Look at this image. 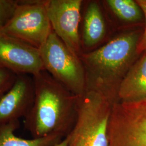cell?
I'll list each match as a JSON object with an SVG mask.
<instances>
[{"label":"cell","instance_id":"1","mask_svg":"<svg viewBox=\"0 0 146 146\" xmlns=\"http://www.w3.org/2000/svg\"><path fill=\"white\" fill-rule=\"evenodd\" d=\"M144 28H124L103 46L79 58L84 66L86 90L104 96L114 105L118 103L120 84L133 63L140 56L137 52Z\"/></svg>","mask_w":146,"mask_h":146},{"label":"cell","instance_id":"2","mask_svg":"<svg viewBox=\"0 0 146 146\" xmlns=\"http://www.w3.org/2000/svg\"><path fill=\"white\" fill-rule=\"evenodd\" d=\"M32 76L35 98L31 110L25 117V129L33 139L49 136L66 138L76 120L78 96L46 70Z\"/></svg>","mask_w":146,"mask_h":146},{"label":"cell","instance_id":"3","mask_svg":"<svg viewBox=\"0 0 146 146\" xmlns=\"http://www.w3.org/2000/svg\"><path fill=\"white\" fill-rule=\"evenodd\" d=\"M113 106L104 96L92 90L78 97L76 120L67 136L68 146H108Z\"/></svg>","mask_w":146,"mask_h":146},{"label":"cell","instance_id":"4","mask_svg":"<svg viewBox=\"0 0 146 146\" xmlns=\"http://www.w3.org/2000/svg\"><path fill=\"white\" fill-rule=\"evenodd\" d=\"M45 70L70 92L80 97L86 92L83 64L52 31L40 49Z\"/></svg>","mask_w":146,"mask_h":146},{"label":"cell","instance_id":"5","mask_svg":"<svg viewBox=\"0 0 146 146\" xmlns=\"http://www.w3.org/2000/svg\"><path fill=\"white\" fill-rule=\"evenodd\" d=\"M46 2V0L18 1L14 15L0 33L40 49L52 31Z\"/></svg>","mask_w":146,"mask_h":146},{"label":"cell","instance_id":"6","mask_svg":"<svg viewBox=\"0 0 146 146\" xmlns=\"http://www.w3.org/2000/svg\"><path fill=\"white\" fill-rule=\"evenodd\" d=\"M108 138V146H146V101L114 104Z\"/></svg>","mask_w":146,"mask_h":146},{"label":"cell","instance_id":"7","mask_svg":"<svg viewBox=\"0 0 146 146\" xmlns=\"http://www.w3.org/2000/svg\"><path fill=\"white\" fill-rule=\"evenodd\" d=\"M83 3L82 0H46L45 4L52 31L78 57L82 53L79 26Z\"/></svg>","mask_w":146,"mask_h":146},{"label":"cell","instance_id":"8","mask_svg":"<svg viewBox=\"0 0 146 146\" xmlns=\"http://www.w3.org/2000/svg\"><path fill=\"white\" fill-rule=\"evenodd\" d=\"M0 67L16 75H35L45 70L39 49L0 33Z\"/></svg>","mask_w":146,"mask_h":146},{"label":"cell","instance_id":"9","mask_svg":"<svg viewBox=\"0 0 146 146\" xmlns=\"http://www.w3.org/2000/svg\"><path fill=\"white\" fill-rule=\"evenodd\" d=\"M34 98L33 76L17 75L12 88L0 97V125L25 118L31 110Z\"/></svg>","mask_w":146,"mask_h":146},{"label":"cell","instance_id":"10","mask_svg":"<svg viewBox=\"0 0 146 146\" xmlns=\"http://www.w3.org/2000/svg\"><path fill=\"white\" fill-rule=\"evenodd\" d=\"M108 19L100 2L89 1L84 14L82 32V48L93 50L103 41L108 31Z\"/></svg>","mask_w":146,"mask_h":146},{"label":"cell","instance_id":"11","mask_svg":"<svg viewBox=\"0 0 146 146\" xmlns=\"http://www.w3.org/2000/svg\"><path fill=\"white\" fill-rule=\"evenodd\" d=\"M118 103L146 101V52L133 63L120 84Z\"/></svg>","mask_w":146,"mask_h":146},{"label":"cell","instance_id":"12","mask_svg":"<svg viewBox=\"0 0 146 146\" xmlns=\"http://www.w3.org/2000/svg\"><path fill=\"white\" fill-rule=\"evenodd\" d=\"M107 14L119 22V30L133 27L142 26L145 17L141 7L133 0H106L102 2Z\"/></svg>","mask_w":146,"mask_h":146},{"label":"cell","instance_id":"13","mask_svg":"<svg viewBox=\"0 0 146 146\" xmlns=\"http://www.w3.org/2000/svg\"><path fill=\"white\" fill-rule=\"evenodd\" d=\"M19 126V120L0 125V146H55L64 139L54 136L30 140L20 138L14 134Z\"/></svg>","mask_w":146,"mask_h":146},{"label":"cell","instance_id":"14","mask_svg":"<svg viewBox=\"0 0 146 146\" xmlns=\"http://www.w3.org/2000/svg\"><path fill=\"white\" fill-rule=\"evenodd\" d=\"M17 5V0H0V31L11 20Z\"/></svg>","mask_w":146,"mask_h":146},{"label":"cell","instance_id":"15","mask_svg":"<svg viewBox=\"0 0 146 146\" xmlns=\"http://www.w3.org/2000/svg\"><path fill=\"white\" fill-rule=\"evenodd\" d=\"M17 75L8 69L0 67V97L12 88L15 82Z\"/></svg>","mask_w":146,"mask_h":146},{"label":"cell","instance_id":"16","mask_svg":"<svg viewBox=\"0 0 146 146\" xmlns=\"http://www.w3.org/2000/svg\"><path fill=\"white\" fill-rule=\"evenodd\" d=\"M136 2L141 7L145 17V28L141 40L137 46V52L139 55L146 52V0H136Z\"/></svg>","mask_w":146,"mask_h":146},{"label":"cell","instance_id":"17","mask_svg":"<svg viewBox=\"0 0 146 146\" xmlns=\"http://www.w3.org/2000/svg\"><path fill=\"white\" fill-rule=\"evenodd\" d=\"M55 146H68V138L66 137L63 140Z\"/></svg>","mask_w":146,"mask_h":146}]
</instances>
